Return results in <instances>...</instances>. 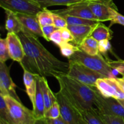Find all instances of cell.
<instances>
[{
  "instance_id": "7a4b0ae2",
  "label": "cell",
  "mask_w": 124,
  "mask_h": 124,
  "mask_svg": "<svg viewBox=\"0 0 124 124\" xmlns=\"http://www.w3.org/2000/svg\"><path fill=\"white\" fill-rule=\"evenodd\" d=\"M59 84V90L80 111L94 108L98 90L88 85L67 75L56 78Z\"/></svg>"
},
{
  "instance_id": "30bf717a",
  "label": "cell",
  "mask_w": 124,
  "mask_h": 124,
  "mask_svg": "<svg viewBox=\"0 0 124 124\" xmlns=\"http://www.w3.org/2000/svg\"><path fill=\"white\" fill-rule=\"evenodd\" d=\"M87 4L97 20L100 22L111 20V10L113 8L117 9L113 0H93Z\"/></svg>"
},
{
  "instance_id": "6da1fadb",
  "label": "cell",
  "mask_w": 124,
  "mask_h": 124,
  "mask_svg": "<svg viewBox=\"0 0 124 124\" xmlns=\"http://www.w3.org/2000/svg\"><path fill=\"white\" fill-rule=\"evenodd\" d=\"M24 46L25 56L19 63L23 70L41 77L56 78L67 75L69 62L62 61L50 53L38 36L23 30L18 34Z\"/></svg>"
},
{
  "instance_id": "277c9868",
  "label": "cell",
  "mask_w": 124,
  "mask_h": 124,
  "mask_svg": "<svg viewBox=\"0 0 124 124\" xmlns=\"http://www.w3.org/2000/svg\"><path fill=\"white\" fill-rule=\"evenodd\" d=\"M8 110V122L11 124H35L37 119L33 110L27 108L21 102L10 96H4Z\"/></svg>"
},
{
  "instance_id": "f35d334b",
  "label": "cell",
  "mask_w": 124,
  "mask_h": 124,
  "mask_svg": "<svg viewBox=\"0 0 124 124\" xmlns=\"http://www.w3.org/2000/svg\"><path fill=\"white\" fill-rule=\"evenodd\" d=\"M116 80L117 81V84H118L119 86L120 87V88H121V90H122V92L124 93V79L123 78H116Z\"/></svg>"
},
{
  "instance_id": "3957f363",
  "label": "cell",
  "mask_w": 124,
  "mask_h": 124,
  "mask_svg": "<svg viewBox=\"0 0 124 124\" xmlns=\"http://www.w3.org/2000/svg\"><path fill=\"white\" fill-rule=\"evenodd\" d=\"M68 61L80 63L88 69L102 74L106 78H116L114 73L115 70L109 65L107 59L104 58L100 53L97 55H90L79 49L68 59Z\"/></svg>"
},
{
  "instance_id": "44dd1931",
  "label": "cell",
  "mask_w": 124,
  "mask_h": 124,
  "mask_svg": "<svg viewBox=\"0 0 124 124\" xmlns=\"http://www.w3.org/2000/svg\"><path fill=\"white\" fill-rule=\"evenodd\" d=\"M112 33L113 31L110 28L103 24L102 22H100L95 27L90 36L99 42L105 39L111 40L112 39Z\"/></svg>"
},
{
  "instance_id": "5bb4252c",
  "label": "cell",
  "mask_w": 124,
  "mask_h": 124,
  "mask_svg": "<svg viewBox=\"0 0 124 124\" xmlns=\"http://www.w3.org/2000/svg\"><path fill=\"white\" fill-rule=\"evenodd\" d=\"M17 17L23 27V30L35 35L43 38L42 27L38 21L36 15L16 13Z\"/></svg>"
},
{
  "instance_id": "2e32d148",
  "label": "cell",
  "mask_w": 124,
  "mask_h": 124,
  "mask_svg": "<svg viewBox=\"0 0 124 124\" xmlns=\"http://www.w3.org/2000/svg\"><path fill=\"white\" fill-rule=\"evenodd\" d=\"M38 75L36 78V92L35 94V101L33 104V111L35 116L38 120L45 119V113H46V107H45L44 99L41 90V84H40L39 77Z\"/></svg>"
},
{
  "instance_id": "cb8c5ba5",
  "label": "cell",
  "mask_w": 124,
  "mask_h": 124,
  "mask_svg": "<svg viewBox=\"0 0 124 124\" xmlns=\"http://www.w3.org/2000/svg\"><path fill=\"white\" fill-rule=\"evenodd\" d=\"M59 15L62 16L65 19L68 25H93L100 23V21H98L91 20V19H85V18L73 16L68 15Z\"/></svg>"
},
{
  "instance_id": "d4e9b609",
  "label": "cell",
  "mask_w": 124,
  "mask_h": 124,
  "mask_svg": "<svg viewBox=\"0 0 124 124\" xmlns=\"http://www.w3.org/2000/svg\"><path fill=\"white\" fill-rule=\"evenodd\" d=\"M38 21L41 27L53 24V12L47 8H43L36 15Z\"/></svg>"
},
{
  "instance_id": "8992f818",
  "label": "cell",
  "mask_w": 124,
  "mask_h": 124,
  "mask_svg": "<svg viewBox=\"0 0 124 124\" xmlns=\"http://www.w3.org/2000/svg\"><path fill=\"white\" fill-rule=\"evenodd\" d=\"M60 107L61 116L66 124H85L81 112L72 104L61 90L55 93Z\"/></svg>"
},
{
  "instance_id": "7c38bea8",
  "label": "cell",
  "mask_w": 124,
  "mask_h": 124,
  "mask_svg": "<svg viewBox=\"0 0 124 124\" xmlns=\"http://www.w3.org/2000/svg\"><path fill=\"white\" fill-rule=\"evenodd\" d=\"M6 39L10 59L19 64L25 56L24 46L18 34L7 33Z\"/></svg>"
},
{
  "instance_id": "9a60e30c",
  "label": "cell",
  "mask_w": 124,
  "mask_h": 124,
  "mask_svg": "<svg viewBox=\"0 0 124 124\" xmlns=\"http://www.w3.org/2000/svg\"><path fill=\"white\" fill-rule=\"evenodd\" d=\"M97 24L93 25H68L67 27L69 29L73 36V41L71 42L73 44L79 47L87 38L90 36Z\"/></svg>"
},
{
  "instance_id": "d590c367",
  "label": "cell",
  "mask_w": 124,
  "mask_h": 124,
  "mask_svg": "<svg viewBox=\"0 0 124 124\" xmlns=\"http://www.w3.org/2000/svg\"><path fill=\"white\" fill-rule=\"evenodd\" d=\"M61 32L62 38L64 41V42H72L73 41V36L72 34L70 32L69 29L67 27L62 28L60 29Z\"/></svg>"
},
{
  "instance_id": "74e56055",
  "label": "cell",
  "mask_w": 124,
  "mask_h": 124,
  "mask_svg": "<svg viewBox=\"0 0 124 124\" xmlns=\"http://www.w3.org/2000/svg\"><path fill=\"white\" fill-rule=\"evenodd\" d=\"M48 124H66L61 116L56 119H46Z\"/></svg>"
},
{
  "instance_id": "8d00e7d4",
  "label": "cell",
  "mask_w": 124,
  "mask_h": 124,
  "mask_svg": "<svg viewBox=\"0 0 124 124\" xmlns=\"http://www.w3.org/2000/svg\"><path fill=\"white\" fill-rule=\"evenodd\" d=\"M109 65L115 70H124V61L119 59L117 61H112L110 59H107Z\"/></svg>"
},
{
  "instance_id": "9c48e42d",
  "label": "cell",
  "mask_w": 124,
  "mask_h": 124,
  "mask_svg": "<svg viewBox=\"0 0 124 124\" xmlns=\"http://www.w3.org/2000/svg\"><path fill=\"white\" fill-rule=\"evenodd\" d=\"M96 88L99 93L107 98H114L118 100L124 99V93L119 86L116 78L98 79L96 82Z\"/></svg>"
},
{
  "instance_id": "5b68a950",
  "label": "cell",
  "mask_w": 124,
  "mask_h": 124,
  "mask_svg": "<svg viewBox=\"0 0 124 124\" xmlns=\"http://www.w3.org/2000/svg\"><path fill=\"white\" fill-rule=\"evenodd\" d=\"M68 62L69 64L68 76L85 84L96 87V82L98 79L106 78L102 74L93 71L77 62L69 61Z\"/></svg>"
},
{
  "instance_id": "7402d4cb",
  "label": "cell",
  "mask_w": 124,
  "mask_h": 124,
  "mask_svg": "<svg viewBox=\"0 0 124 124\" xmlns=\"http://www.w3.org/2000/svg\"><path fill=\"white\" fill-rule=\"evenodd\" d=\"M79 49L90 55H97L99 52V41L92 36L87 38L79 46Z\"/></svg>"
},
{
  "instance_id": "ac0fdd59",
  "label": "cell",
  "mask_w": 124,
  "mask_h": 124,
  "mask_svg": "<svg viewBox=\"0 0 124 124\" xmlns=\"http://www.w3.org/2000/svg\"><path fill=\"white\" fill-rule=\"evenodd\" d=\"M39 79L41 90H42V94H43L44 99L46 111L52 107L54 102L57 101L56 97L55 96V93H53L50 88L46 78L39 76Z\"/></svg>"
},
{
  "instance_id": "83f0119b",
  "label": "cell",
  "mask_w": 124,
  "mask_h": 124,
  "mask_svg": "<svg viewBox=\"0 0 124 124\" xmlns=\"http://www.w3.org/2000/svg\"><path fill=\"white\" fill-rule=\"evenodd\" d=\"M61 116L60 107L58 101L54 102L45 113V119H56Z\"/></svg>"
},
{
  "instance_id": "ba28073f",
  "label": "cell",
  "mask_w": 124,
  "mask_h": 124,
  "mask_svg": "<svg viewBox=\"0 0 124 124\" xmlns=\"http://www.w3.org/2000/svg\"><path fill=\"white\" fill-rule=\"evenodd\" d=\"M0 6L4 10L15 13L37 15L42 8L33 0H0Z\"/></svg>"
},
{
  "instance_id": "ee69618b",
  "label": "cell",
  "mask_w": 124,
  "mask_h": 124,
  "mask_svg": "<svg viewBox=\"0 0 124 124\" xmlns=\"http://www.w3.org/2000/svg\"><path fill=\"white\" fill-rule=\"evenodd\" d=\"M122 78H123L124 79V76H123V77H122Z\"/></svg>"
},
{
  "instance_id": "60d3db41",
  "label": "cell",
  "mask_w": 124,
  "mask_h": 124,
  "mask_svg": "<svg viewBox=\"0 0 124 124\" xmlns=\"http://www.w3.org/2000/svg\"><path fill=\"white\" fill-rule=\"evenodd\" d=\"M0 124H10L8 121L3 119L0 118Z\"/></svg>"
},
{
  "instance_id": "f1b7e54d",
  "label": "cell",
  "mask_w": 124,
  "mask_h": 124,
  "mask_svg": "<svg viewBox=\"0 0 124 124\" xmlns=\"http://www.w3.org/2000/svg\"><path fill=\"white\" fill-rule=\"evenodd\" d=\"M0 118L6 121L8 120V110L4 96L0 94Z\"/></svg>"
},
{
  "instance_id": "52a82bcc",
  "label": "cell",
  "mask_w": 124,
  "mask_h": 124,
  "mask_svg": "<svg viewBox=\"0 0 124 124\" xmlns=\"http://www.w3.org/2000/svg\"><path fill=\"white\" fill-rule=\"evenodd\" d=\"M94 107L101 115L117 116L124 119V107L118 99L104 96L98 90Z\"/></svg>"
},
{
  "instance_id": "ab89813d",
  "label": "cell",
  "mask_w": 124,
  "mask_h": 124,
  "mask_svg": "<svg viewBox=\"0 0 124 124\" xmlns=\"http://www.w3.org/2000/svg\"><path fill=\"white\" fill-rule=\"evenodd\" d=\"M35 124H47L46 119H42L38 120Z\"/></svg>"
},
{
  "instance_id": "484cf974",
  "label": "cell",
  "mask_w": 124,
  "mask_h": 124,
  "mask_svg": "<svg viewBox=\"0 0 124 124\" xmlns=\"http://www.w3.org/2000/svg\"><path fill=\"white\" fill-rule=\"evenodd\" d=\"M59 48H60V52L62 55L68 59H69L76 51L79 49L78 47L75 46L73 44L65 42H63L59 46Z\"/></svg>"
},
{
  "instance_id": "4316f807",
  "label": "cell",
  "mask_w": 124,
  "mask_h": 124,
  "mask_svg": "<svg viewBox=\"0 0 124 124\" xmlns=\"http://www.w3.org/2000/svg\"><path fill=\"white\" fill-rule=\"evenodd\" d=\"M10 59L8 53V46L7 39L6 38H0V62H6L7 60Z\"/></svg>"
},
{
  "instance_id": "e0dca14e",
  "label": "cell",
  "mask_w": 124,
  "mask_h": 124,
  "mask_svg": "<svg viewBox=\"0 0 124 124\" xmlns=\"http://www.w3.org/2000/svg\"><path fill=\"white\" fill-rule=\"evenodd\" d=\"M24 70L23 73V81L25 87L26 93L31 101L32 105L35 101V94L36 92V78L37 75L31 73L26 70Z\"/></svg>"
},
{
  "instance_id": "f546056e",
  "label": "cell",
  "mask_w": 124,
  "mask_h": 124,
  "mask_svg": "<svg viewBox=\"0 0 124 124\" xmlns=\"http://www.w3.org/2000/svg\"><path fill=\"white\" fill-rule=\"evenodd\" d=\"M100 115L102 119L107 124H124V119L120 116H110L101 114Z\"/></svg>"
},
{
  "instance_id": "b9f144b4",
  "label": "cell",
  "mask_w": 124,
  "mask_h": 124,
  "mask_svg": "<svg viewBox=\"0 0 124 124\" xmlns=\"http://www.w3.org/2000/svg\"><path fill=\"white\" fill-rule=\"evenodd\" d=\"M115 71H117L119 73L121 74L122 76H124V70H115Z\"/></svg>"
},
{
  "instance_id": "ffe728a7",
  "label": "cell",
  "mask_w": 124,
  "mask_h": 124,
  "mask_svg": "<svg viewBox=\"0 0 124 124\" xmlns=\"http://www.w3.org/2000/svg\"><path fill=\"white\" fill-rule=\"evenodd\" d=\"M37 2L42 8L54 6H69L76 4L88 2L93 0H33Z\"/></svg>"
},
{
  "instance_id": "8fae6325",
  "label": "cell",
  "mask_w": 124,
  "mask_h": 124,
  "mask_svg": "<svg viewBox=\"0 0 124 124\" xmlns=\"http://www.w3.org/2000/svg\"><path fill=\"white\" fill-rule=\"evenodd\" d=\"M16 87L10 75L9 68L6 62H0V94L4 96H10L21 102L16 92Z\"/></svg>"
},
{
  "instance_id": "7bdbcfd3",
  "label": "cell",
  "mask_w": 124,
  "mask_h": 124,
  "mask_svg": "<svg viewBox=\"0 0 124 124\" xmlns=\"http://www.w3.org/2000/svg\"><path fill=\"white\" fill-rule=\"evenodd\" d=\"M119 101L120 102L121 104L123 105V107H124V99H122V100H119Z\"/></svg>"
},
{
  "instance_id": "4fadbf2b",
  "label": "cell",
  "mask_w": 124,
  "mask_h": 124,
  "mask_svg": "<svg viewBox=\"0 0 124 124\" xmlns=\"http://www.w3.org/2000/svg\"><path fill=\"white\" fill-rule=\"evenodd\" d=\"M87 3L88 2L76 4L69 6L65 8L52 10V12L58 15H68L73 16L85 18V19L98 21L88 7Z\"/></svg>"
},
{
  "instance_id": "d6986e66",
  "label": "cell",
  "mask_w": 124,
  "mask_h": 124,
  "mask_svg": "<svg viewBox=\"0 0 124 124\" xmlns=\"http://www.w3.org/2000/svg\"><path fill=\"white\" fill-rule=\"evenodd\" d=\"M6 13V21L5 27L8 33L18 34L23 30V27L19 22L16 14L12 11L4 10Z\"/></svg>"
},
{
  "instance_id": "e575fe53",
  "label": "cell",
  "mask_w": 124,
  "mask_h": 124,
  "mask_svg": "<svg viewBox=\"0 0 124 124\" xmlns=\"http://www.w3.org/2000/svg\"><path fill=\"white\" fill-rule=\"evenodd\" d=\"M111 49V44L110 40L105 39L99 42V52L101 54H105Z\"/></svg>"
},
{
  "instance_id": "4dcf8cb0",
  "label": "cell",
  "mask_w": 124,
  "mask_h": 124,
  "mask_svg": "<svg viewBox=\"0 0 124 124\" xmlns=\"http://www.w3.org/2000/svg\"><path fill=\"white\" fill-rule=\"evenodd\" d=\"M111 20H110V26L115 24H120V25H124V16L120 14L117 12V9L113 8L111 10Z\"/></svg>"
},
{
  "instance_id": "1f68e13d",
  "label": "cell",
  "mask_w": 124,
  "mask_h": 124,
  "mask_svg": "<svg viewBox=\"0 0 124 124\" xmlns=\"http://www.w3.org/2000/svg\"><path fill=\"white\" fill-rule=\"evenodd\" d=\"M53 25H55L58 29H62L68 26V24L65 19L62 16L54 12H53Z\"/></svg>"
},
{
  "instance_id": "836d02e7",
  "label": "cell",
  "mask_w": 124,
  "mask_h": 124,
  "mask_svg": "<svg viewBox=\"0 0 124 124\" xmlns=\"http://www.w3.org/2000/svg\"><path fill=\"white\" fill-rule=\"evenodd\" d=\"M50 40L54 42L57 46H59L64 42L61 35V32L60 29L55 30L53 33H52V35L50 36Z\"/></svg>"
},
{
  "instance_id": "d6a6232c",
  "label": "cell",
  "mask_w": 124,
  "mask_h": 124,
  "mask_svg": "<svg viewBox=\"0 0 124 124\" xmlns=\"http://www.w3.org/2000/svg\"><path fill=\"white\" fill-rule=\"evenodd\" d=\"M58 27L54 25L53 24L52 25H45V26L42 27V33H43L44 38L47 41H50V36L52 35V33L54 32L55 30H58Z\"/></svg>"
},
{
  "instance_id": "603a6c76",
  "label": "cell",
  "mask_w": 124,
  "mask_h": 124,
  "mask_svg": "<svg viewBox=\"0 0 124 124\" xmlns=\"http://www.w3.org/2000/svg\"><path fill=\"white\" fill-rule=\"evenodd\" d=\"M85 124H107L96 108L81 111Z\"/></svg>"
}]
</instances>
